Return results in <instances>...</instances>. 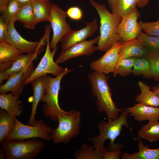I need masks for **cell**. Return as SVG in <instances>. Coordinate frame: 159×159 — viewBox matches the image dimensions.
<instances>
[{
  "instance_id": "obj_1",
  "label": "cell",
  "mask_w": 159,
  "mask_h": 159,
  "mask_svg": "<svg viewBox=\"0 0 159 159\" xmlns=\"http://www.w3.org/2000/svg\"><path fill=\"white\" fill-rule=\"evenodd\" d=\"M92 96L96 98L99 113L106 114L108 119L115 120L119 117V112L122 109L117 107L112 98L108 81L109 77L103 73L93 71L88 76Z\"/></svg>"
},
{
  "instance_id": "obj_2",
  "label": "cell",
  "mask_w": 159,
  "mask_h": 159,
  "mask_svg": "<svg viewBox=\"0 0 159 159\" xmlns=\"http://www.w3.org/2000/svg\"><path fill=\"white\" fill-rule=\"evenodd\" d=\"M89 2L97 10L100 19V37L97 42V50L106 51L114 43L122 41L117 32L122 18L110 12L102 4L94 0H89Z\"/></svg>"
},
{
  "instance_id": "obj_3",
  "label": "cell",
  "mask_w": 159,
  "mask_h": 159,
  "mask_svg": "<svg viewBox=\"0 0 159 159\" xmlns=\"http://www.w3.org/2000/svg\"><path fill=\"white\" fill-rule=\"evenodd\" d=\"M0 144L6 159H34L45 147L43 140L36 138L26 140L6 139Z\"/></svg>"
},
{
  "instance_id": "obj_4",
  "label": "cell",
  "mask_w": 159,
  "mask_h": 159,
  "mask_svg": "<svg viewBox=\"0 0 159 159\" xmlns=\"http://www.w3.org/2000/svg\"><path fill=\"white\" fill-rule=\"evenodd\" d=\"M81 113L73 109L65 113L58 114L57 127L53 129L51 135L53 143L67 144L80 134Z\"/></svg>"
},
{
  "instance_id": "obj_5",
  "label": "cell",
  "mask_w": 159,
  "mask_h": 159,
  "mask_svg": "<svg viewBox=\"0 0 159 159\" xmlns=\"http://www.w3.org/2000/svg\"><path fill=\"white\" fill-rule=\"evenodd\" d=\"M120 117L113 120L108 119L107 122L102 120L97 125V128L100 133L98 135L88 137V140L93 144L95 149L102 150L105 148V141L109 139V143L113 144L115 140L119 136L124 126L130 129L127 121L128 112L125 109L121 111Z\"/></svg>"
},
{
  "instance_id": "obj_6",
  "label": "cell",
  "mask_w": 159,
  "mask_h": 159,
  "mask_svg": "<svg viewBox=\"0 0 159 159\" xmlns=\"http://www.w3.org/2000/svg\"><path fill=\"white\" fill-rule=\"evenodd\" d=\"M73 70L66 67L58 76L52 77L49 75V82L46 92L40 102L44 103L42 111L44 116L50 120L57 121L58 114L65 113L67 111L63 110L58 102V95L60 89L61 81L63 77Z\"/></svg>"
},
{
  "instance_id": "obj_7",
  "label": "cell",
  "mask_w": 159,
  "mask_h": 159,
  "mask_svg": "<svg viewBox=\"0 0 159 159\" xmlns=\"http://www.w3.org/2000/svg\"><path fill=\"white\" fill-rule=\"evenodd\" d=\"M14 116L16 120L15 128L12 133L5 139L25 140L38 138L46 141L52 140L51 133L52 129L45 123L44 120L37 121L34 126L26 125L22 123Z\"/></svg>"
},
{
  "instance_id": "obj_8",
  "label": "cell",
  "mask_w": 159,
  "mask_h": 159,
  "mask_svg": "<svg viewBox=\"0 0 159 159\" xmlns=\"http://www.w3.org/2000/svg\"><path fill=\"white\" fill-rule=\"evenodd\" d=\"M13 23H9V30L5 41L12 46L24 53H29L37 51L44 50V47L47 43L48 37L50 36L51 26H45V33L39 41L31 42L23 38L16 31Z\"/></svg>"
},
{
  "instance_id": "obj_9",
  "label": "cell",
  "mask_w": 159,
  "mask_h": 159,
  "mask_svg": "<svg viewBox=\"0 0 159 159\" xmlns=\"http://www.w3.org/2000/svg\"><path fill=\"white\" fill-rule=\"evenodd\" d=\"M50 36L47 39L46 50L43 57L37 67L24 83L27 84L32 80L40 76L52 74L55 77L59 75L64 69L58 65V64L53 60V57L58 49L57 46L52 51H51L49 42Z\"/></svg>"
},
{
  "instance_id": "obj_10",
  "label": "cell",
  "mask_w": 159,
  "mask_h": 159,
  "mask_svg": "<svg viewBox=\"0 0 159 159\" xmlns=\"http://www.w3.org/2000/svg\"><path fill=\"white\" fill-rule=\"evenodd\" d=\"M66 12L55 4L52 3L50 14L48 21L53 31V36L50 44L51 49H53L63 37L72 30L66 19Z\"/></svg>"
},
{
  "instance_id": "obj_11",
  "label": "cell",
  "mask_w": 159,
  "mask_h": 159,
  "mask_svg": "<svg viewBox=\"0 0 159 159\" xmlns=\"http://www.w3.org/2000/svg\"><path fill=\"white\" fill-rule=\"evenodd\" d=\"M122 42L114 43L101 57L92 61L90 64V69L105 74L113 73L119 59V51Z\"/></svg>"
},
{
  "instance_id": "obj_12",
  "label": "cell",
  "mask_w": 159,
  "mask_h": 159,
  "mask_svg": "<svg viewBox=\"0 0 159 159\" xmlns=\"http://www.w3.org/2000/svg\"><path fill=\"white\" fill-rule=\"evenodd\" d=\"M140 14L137 8L131 13L122 17L117 28V32L122 41H128L136 39L142 31L138 20Z\"/></svg>"
},
{
  "instance_id": "obj_13",
  "label": "cell",
  "mask_w": 159,
  "mask_h": 159,
  "mask_svg": "<svg viewBox=\"0 0 159 159\" xmlns=\"http://www.w3.org/2000/svg\"><path fill=\"white\" fill-rule=\"evenodd\" d=\"M83 28L77 31L71 30L61 39V54L63 53L72 46L86 40L87 38L93 35L98 29L97 20L95 19L91 22H86Z\"/></svg>"
},
{
  "instance_id": "obj_14",
  "label": "cell",
  "mask_w": 159,
  "mask_h": 159,
  "mask_svg": "<svg viewBox=\"0 0 159 159\" xmlns=\"http://www.w3.org/2000/svg\"><path fill=\"white\" fill-rule=\"evenodd\" d=\"M100 35L91 40L85 41L76 44L60 54L55 61L57 64L62 63L72 58L82 55L90 56L97 50V46L94 44L97 43Z\"/></svg>"
},
{
  "instance_id": "obj_15",
  "label": "cell",
  "mask_w": 159,
  "mask_h": 159,
  "mask_svg": "<svg viewBox=\"0 0 159 159\" xmlns=\"http://www.w3.org/2000/svg\"><path fill=\"white\" fill-rule=\"evenodd\" d=\"M42 52L38 51L24 54L17 59L9 69L0 72V85L4 80H7L11 74L17 72L24 71L31 75L35 69L33 62Z\"/></svg>"
},
{
  "instance_id": "obj_16",
  "label": "cell",
  "mask_w": 159,
  "mask_h": 159,
  "mask_svg": "<svg viewBox=\"0 0 159 159\" xmlns=\"http://www.w3.org/2000/svg\"><path fill=\"white\" fill-rule=\"evenodd\" d=\"M49 82V75H44L38 77L31 82L33 90V98L32 105V110L27 125H35L37 121L35 115L38 103L44 95Z\"/></svg>"
},
{
  "instance_id": "obj_17",
  "label": "cell",
  "mask_w": 159,
  "mask_h": 159,
  "mask_svg": "<svg viewBox=\"0 0 159 159\" xmlns=\"http://www.w3.org/2000/svg\"><path fill=\"white\" fill-rule=\"evenodd\" d=\"M130 116L139 122L159 120V108L138 103L134 106L125 109Z\"/></svg>"
},
{
  "instance_id": "obj_18",
  "label": "cell",
  "mask_w": 159,
  "mask_h": 159,
  "mask_svg": "<svg viewBox=\"0 0 159 159\" xmlns=\"http://www.w3.org/2000/svg\"><path fill=\"white\" fill-rule=\"evenodd\" d=\"M119 54V59L116 68L125 59L132 57H146L148 53L141 42L136 39L128 41H122Z\"/></svg>"
},
{
  "instance_id": "obj_19",
  "label": "cell",
  "mask_w": 159,
  "mask_h": 159,
  "mask_svg": "<svg viewBox=\"0 0 159 159\" xmlns=\"http://www.w3.org/2000/svg\"><path fill=\"white\" fill-rule=\"evenodd\" d=\"M24 53L6 41L0 42V72L9 69Z\"/></svg>"
},
{
  "instance_id": "obj_20",
  "label": "cell",
  "mask_w": 159,
  "mask_h": 159,
  "mask_svg": "<svg viewBox=\"0 0 159 159\" xmlns=\"http://www.w3.org/2000/svg\"><path fill=\"white\" fill-rule=\"evenodd\" d=\"M30 75L24 71L11 74L5 84L0 85V94L10 91L14 95L20 96L23 93L24 83Z\"/></svg>"
},
{
  "instance_id": "obj_21",
  "label": "cell",
  "mask_w": 159,
  "mask_h": 159,
  "mask_svg": "<svg viewBox=\"0 0 159 159\" xmlns=\"http://www.w3.org/2000/svg\"><path fill=\"white\" fill-rule=\"evenodd\" d=\"M19 95L9 94H0V107L6 111L10 115L19 116L23 111L22 101L18 100Z\"/></svg>"
},
{
  "instance_id": "obj_22",
  "label": "cell",
  "mask_w": 159,
  "mask_h": 159,
  "mask_svg": "<svg viewBox=\"0 0 159 159\" xmlns=\"http://www.w3.org/2000/svg\"><path fill=\"white\" fill-rule=\"evenodd\" d=\"M138 146V151L129 154L127 152L122 153V159H159V148L151 149L148 146L145 145L140 137H139Z\"/></svg>"
},
{
  "instance_id": "obj_23",
  "label": "cell",
  "mask_w": 159,
  "mask_h": 159,
  "mask_svg": "<svg viewBox=\"0 0 159 159\" xmlns=\"http://www.w3.org/2000/svg\"><path fill=\"white\" fill-rule=\"evenodd\" d=\"M138 85L140 92L135 97V101L148 106L159 107V97L154 92L150 90V86L141 81H139Z\"/></svg>"
},
{
  "instance_id": "obj_24",
  "label": "cell",
  "mask_w": 159,
  "mask_h": 159,
  "mask_svg": "<svg viewBox=\"0 0 159 159\" xmlns=\"http://www.w3.org/2000/svg\"><path fill=\"white\" fill-rule=\"evenodd\" d=\"M17 17V20L26 29H34L37 24L33 13L32 1L21 5Z\"/></svg>"
},
{
  "instance_id": "obj_25",
  "label": "cell",
  "mask_w": 159,
  "mask_h": 159,
  "mask_svg": "<svg viewBox=\"0 0 159 159\" xmlns=\"http://www.w3.org/2000/svg\"><path fill=\"white\" fill-rule=\"evenodd\" d=\"M109 4L112 13L121 18L132 13L137 6L136 0H112Z\"/></svg>"
},
{
  "instance_id": "obj_26",
  "label": "cell",
  "mask_w": 159,
  "mask_h": 159,
  "mask_svg": "<svg viewBox=\"0 0 159 159\" xmlns=\"http://www.w3.org/2000/svg\"><path fill=\"white\" fill-rule=\"evenodd\" d=\"M51 0H33L32 4L37 24L48 21L50 14Z\"/></svg>"
},
{
  "instance_id": "obj_27",
  "label": "cell",
  "mask_w": 159,
  "mask_h": 159,
  "mask_svg": "<svg viewBox=\"0 0 159 159\" xmlns=\"http://www.w3.org/2000/svg\"><path fill=\"white\" fill-rule=\"evenodd\" d=\"M16 125L14 116L9 115L5 110H0V143L13 132Z\"/></svg>"
},
{
  "instance_id": "obj_28",
  "label": "cell",
  "mask_w": 159,
  "mask_h": 159,
  "mask_svg": "<svg viewBox=\"0 0 159 159\" xmlns=\"http://www.w3.org/2000/svg\"><path fill=\"white\" fill-rule=\"evenodd\" d=\"M139 136L150 142L159 140V122L155 120L143 125L139 130Z\"/></svg>"
},
{
  "instance_id": "obj_29",
  "label": "cell",
  "mask_w": 159,
  "mask_h": 159,
  "mask_svg": "<svg viewBox=\"0 0 159 159\" xmlns=\"http://www.w3.org/2000/svg\"><path fill=\"white\" fill-rule=\"evenodd\" d=\"M147 56L136 57L132 71L133 75H142L147 79L153 78L150 63Z\"/></svg>"
},
{
  "instance_id": "obj_30",
  "label": "cell",
  "mask_w": 159,
  "mask_h": 159,
  "mask_svg": "<svg viewBox=\"0 0 159 159\" xmlns=\"http://www.w3.org/2000/svg\"><path fill=\"white\" fill-rule=\"evenodd\" d=\"M136 39L142 44L148 54H159V36L150 35L142 31Z\"/></svg>"
},
{
  "instance_id": "obj_31",
  "label": "cell",
  "mask_w": 159,
  "mask_h": 159,
  "mask_svg": "<svg viewBox=\"0 0 159 159\" xmlns=\"http://www.w3.org/2000/svg\"><path fill=\"white\" fill-rule=\"evenodd\" d=\"M102 151L84 143L74 153V156L76 159H102Z\"/></svg>"
},
{
  "instance_id": "obj_32",
  "label": "cell",
  "mask_w": 159,
  "mask_h": 159,
  "mask_svg": "<svg viewBox=\"0 0 159 159\" xmlns=\"http://www.w3.org/2000/svg\"><path fill=\"white\" fill-rule=\"evenodd\" d=\"M136 57H132L123 60L115 68L113 77L118 74L126 77L132 73Z\"/></svg>"
},
{
  "instance_id": "obj_33",
  "label": "cell",
  "mask_w": 159,
  "mask_h": 159,
  "mask_svg": "<svg viewBox=\"0 0 159 159\" xmlns=\"http://www.w3.org/2000/svg\"><path fill=\"white\" fill-rule=\"evenodd\" d=\"M22 5L17 0H10L1 16L9 22L14 23L17 20V14Z\"/></svg>"
},
{
  "instance_id": "obj_34",
  "label": "cell",
  "mask_w": 159,
  "mask_h": 159,
  "mask_svg": "<svg viewBox=\"0 0 159 159\" xmlns=\"http://www.w3.org/2000/svg\"><path fill=\"white\" fill-rule=\"evenodd\" d=\"M124 145L121 144L109 143L108 148H105L102 153V159H119L122 155L121 149Z\"/></svg>"
},
{
  "instance_id": "obj_35",
  "label": "cell",
  "mask_w": 159,
  "mask_h": 159,
  "mask_svg": "<svg viewBox=\"0 0 159 159\" xmlns=\"http://www.w3.org/2000/svg\"><path fill=\"white\" fill-rule=\"evenodd\" d=\"M139 22L143 32L150 35L159 36V20L146 22L140 20Z\"/></svg>"
},
{
  "instance_id": "obj_36",
  "label": "cell",
  "mask_w": 159,
  "mask_h": 159,
  "mask_svg": "<svg viewBox=\"0 0 159 159\" xmlns=\"http://www.w3.org/2000/svg\"><path fill=\"white\" fill-rule=\"evenodd\" d=\"M147 57L150 63L153 78L154 81L159 82V54H148Z\"/></svg>"
},
{
  "instance_id": "obj_37",
  "label": "cell",
  "mask_w": 159,
  "mask_h": 159,
  "mask_svg": "<svg viewBox=\"0 0 159 159\" xmlns=\"http://www.w3.org/2000/svg\"><path fill=\"white\" fill-rule=\"evenodd\" d=\"M66 13L67 16L71 19L79 20L82 17V12L81 9L78 6H73L69 8Z\"/></svg>"
},
{
  "instance_id": "obj_38",
  "label": "cell",
  "mask_w": 159,
  "mask_h": 159,
  "mask_svg": "<svg viewBox=\"0 0 159 159\" xmlns=\"http://www.w3.org/2000/svg\"><path fill=\"white\" fill-rule=\"evenodd\" d=\"M9 22L1 16L0 17V42L5 41L8 33Z\"/></svg>"
},
{
  "instance_id": "obj_39",
  "label": "cell",
  "mask_w": 159,
  "mask_h": 159,
  "mask_svg": "<svg viewBox=\"0 0 159 159\" xmlns=\"http://www.w3.org/2000/svg\"><path fill=\"white\" fill-rule=\"evenodd\" d=\"M10 0H0V11L2 13L7 8Z\"/></svg>"
},
{
  "instance_id": "obj_40",
  "label": "cell",
  "mask_w": 159,
  "mask_h": 159,
  "mask_svg": "<svg viewBox=\"0 0 159 159\" xmlns=\"http://www.w3.org/2000/svg\"><path fill=\"white\" fill-rule=\"evenodd\" d=\"M149 0H136L137 6L143 8L146 6L149 3Z\"/></svg>"
},
{
  "instance_id": "obj_41",
  "label": "cell",
  "mask_w": 159,
  "mask_h": 159,
  "mask_svg": "<svg viewBox=\"0 0 159 159\" xmlns=\"http://www.w3.org/2000/svg\"><path fill=\"white\" fill-rule=\"evenodd\" d=\"M151 90L158 96L159 98V87L157 86L153 85L152 87Z\"/></svg>"
},
{
  "instance_id": "obj_42",
  "label": "cell",
  "mask_w": 159,
  "mask_h": 159,
  "mask_svg": "<svg viewBox=\"0 0 159 159\" xmlns=\"http://www.w3.org/2000/svg\"><path fill=\"white\" fill-rule=\"evenodd\" d=\"M5 158V153L4 148L1 147L0 149V159Z\"/></svg>"
},
{
  "instance_id": "obj_43",
  "label": "cell",
  "mask_w": 159,
  "mask_h": 159,
  "mask_svg": "<svg viewBox=\"0 0 159 159\" xmlns=\"http://www.w3.org/2000/svg\"><path fill=\"white\" fill-rule=\"evenodd\" d=\"M21 5L31 2L33 0H17Z\"/></svg>"
},
{
  "instance_id": "obj_44",
  "label": "cell",
  "mask_w": 159,
  "mask_h": 159,
  "mask_svg": "<svg viewBox=\"0 0 159 159\" xmlns=\"http://www.w3.org/2000/svg\"><path fill=\"white\" fill-rule=\"evenodd\" d=\"M112 0H107L109 4L110 3Z\"/></svg>"
},
{
  "instance_id": "obj_45",
  "label": "cell",
  "mask_w": 159,
  "mask_h": 159,
  "mask_svg": "<svg viewBox=\"0 0 159 159\" xmlns=\"http://www.w3.org/2000/svg\"><path fill=\"white\" fill-rule=\"evenodd\" d=\"M157 86H158V87H159V83H158V85H157Z\"/></svg>"
}]
</instances>
